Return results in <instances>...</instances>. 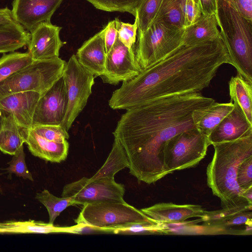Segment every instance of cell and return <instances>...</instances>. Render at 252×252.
<instances>
[{
    "instance_id": "6da1fadb",
    "label": "cell",
    "mask_w": 252,
    "mask_h": 252,
    "mask_svg": "<svg viewBox=\"0 0 252 252\" xmlns=\"http://www.w3.org/2000/svg\"><path fill=\"white\" fill-rule=\"evenodd\" d=\"M214 102L195 92L160 97L126 109L113 134L126 151L130 173L148 184L168 175L163 161L165 144L175 135L195 128L193 111Z\"/></svg>"
},
{
    "instance_id": "7a4b0ae2",
    "label": "cell",
    "mask_w": 252,
    "mask_h": 252,
    "mask_svg": "<svg viewBox=\"0 0 252 252\" xmlns=\"http://www.w3.org/2000/svg\"><path fill=\"white\" fill-rule=\"evenodd\" d=\"M231 64L221 35L193 45H182L162 60L123 82L109 106L126 110L162 97L199 92L208 87L223 64Z\"/></svg>"
},
{
    "instance_id": "3957f363",
    "label": "cell",
    "mask_w": 252,
    "mask_h": 252,
    "mask_svg": "<svg viewBox=\"0 0 252 252\" xmlns=\"http://www.w3.org/2000/svg\"><path fill=\"white\" fill-rule=\"evenodd\" d=\"M214 154L207 170V182L222 208L252 205L243 198L237 175L243 161L252 157V130L235 140L212 144Z\"/></svg>"
},
{
    "instance_id": "277c9868",
    "label": "cell",
    "mask_w": 252,
    "mask_h": 252,
    "mask_svg": "<svg viewBox=\"0 0 252 252\" xmlns=\"http://www.w3.org/2000/svg\"><path fill=\"white\" fill-rule=\"evenodd\" d=\"M216 17L231 64L252 83V22L243 16L235 0H218Z\"/></svg>"
},
{
    "instance_id": "5b68a950",
    "label": "cell",
    "mask_w": 252,
    "mask_h": 252,
    "mask_svg": "<svg viewBox=\"0 0 252 252\" xmlns=\"http://www.w3.org/2000/svg\"><path fill=\"white\" fill-rule=\"evenodd\" d=\"M66 64L59 57L33 61L0 83V99L28 91L41 95L63 75Z\"/></svg>"
},
{
    "instance_id": "8992f818",
    "label": "cell",
    "mask_w": 252,
    "mask_h": 252,
    "mask_svg": "<svg viewBox=\"0 0 252 252\" xmlns=\"http://www.w3.org/2000/svg\"><path fill=\"white\" fill-rule=\"evenodd\" d=\"M185 28L173 27L154 21L144 32L138 33L134 50L142 70L164 59L182 45Z\"/></svg>"
},
{
    "instance_id": "52a82bcc",
    "label": "cell",
    "mask_w": 252,
    "mask_h": 252,
    "mask_svg": "<svg viewBox=\"0 0 252 252\" xmlns=\"http://www.w3.org/2000/svg\"><path fill=\"white\" fill-rule=\"evenodd\" d=\"M83 206L75 220L76 223L108 229L112 233L114 229L120 227L139 223H159L125 201L88 203Z\"/></svg>"
},
{
    "instance_id": "ba28073f",
    "label": "cell",
    "mask_w": 252,
    "mask_h": 252,
    "mask_svg": "<svg viewBox=\"0 0 252 252\" xmlns=\"http://www.w3.org/2000/svg\"><path fill=\"white\" fill-rule=\"evenodd\" d=\"M208 138L195 128L182 131L165 144L163 161L168 174L194 167L206 156Z\"/></svg>"
},
{
    "instance_id": "9c48e42d",
    "label": "cell",
    "mask_w": 252,
    "mask_h": 252,
    "mask_svg": "<svg viewBox=\"0 0 252 252\" xmlns=\"http://www.w3.org/2000/svg\"><path fill=\"white\" fill-rule=\"evenodd\" d=\"M63 76L67 105L61 126L68 131L86 105L92 94L94 77L80 65L74 54L66 62Z\"/></svg>"
},
{
    "instance_id": "30bf717a",
    "label": "cell",
    "mask_w": 252,
    "mask_h": 252,
    "mask_svg": "<svg viewBox=\"0 0 252 252\" xmlns=\"http://www.w3.org/2000/svg\"><path fill=\"white\" fill-rule=\"evenodd\" d=\"M125 192L124 186L117 183L114 178H101L92 180L82 177L65 185L62 196L70 197L76 205L105 201H123Z\"/></svg>"
},
{
    "instance_id": "8fae6325",
    "label": "cell",
    "mask_w": 252,
    "mask_h": 252,
    "mask_svg": "<svg viewBox=\"0 0 252 252\" xmlns=\"http://www.w3.org/2000/svg\"><path fill=\"white\" fill-rule=\"evenodd\" d=\"M67 105L65 85L63 75L40 95L34 112L32 126L61 125Z\"/></svg>"
},
{
    "instance_id": "7c38bea8",
    "label": "cell",
    "mask_w": 252,
    "mask_h": 252,
    "mask_svg": "<svg viewBox=\"0 0 252 252\" xmlns=\"http://www.w3.org/2000/svg\"><path fill=\"white\" fill-rule=\"evenodd\" d=\"M133 49L124 45L117 36L113 46L106 54L104 72L100 76L103 83L116 85L132 79L142 71Z\"/></svg>"
},
{
    "instance_id": "4fadbf2b",
    "label": "cell",
    "mask_w": 252,
    "mask_h": 252,
    "mask_svg": "<svg viewBox=\"0 0 252 252\" xmlns=\"http://www.w3.org/2000/svg\"><path fill=\"white\" fill-rule=\"evenodd\" d=\"M62 27L51 22L38 25L30 33L28 53L33 61L59 57L60 50L65 42L61 40L60 32Z\"/></svg>"
},
{
    "instance_id": "5bb4252c",
    "label": "cell",
    "mask_w": 252,
    "mask_h": 252,
    "mask_svg": "<svg viewBox=\"0 0 252 252\" xmlns=\"http://www.w3.org/2000/svg\"><path fill=\"white\" fill-rule=\"evenodd\" d=\"M63 0H14L11 10L15 21L31 32L39 24L51 22Z\"/></svg>"
},
{
    "instance_id": "9a60e30c",
    "label": "cell",
    "mask_w": 252,
    "mask_h": 252,
    "mask_svg": "<svg viewBox=\"0 0 252 252\" xmlns=\"http://www.w3.org/2000/svg\"><path fill=\"white\" fill-rule=\"evenodd\" d=\"M148 217L159 223L173 224L184 222L194 217L201 218L206 210L194 204L159 203L141 209Z\"/></svg>"
},
{
    "instance_id": "2e32d148",
    "label": "cell",
    "mask_w": 252,
    "mask_h": 252,
    "mask_svg": "<svg viewBox=\"0 0 252 252\" xmlns=\"http://www.w3.org/2000/svg\"><path fill=\"white\" fill-rule=\"evenodd\" d=\"M40 95L34 91L12 94L0 99V108L11 113L22 129H29L32 126L34 112Z\"/></svg>"
},
{
    "instance_id": "e0dca14e",
    "label": "cell",
    "mask_w": 252,
    "mask_h": 252,
    "mask_svg": "<svg viewBox=\"0 0 252 252\" xmlns=\"http://www.w3.org/2000/svg\"><path fill=\"white\" fill-rule=\"evenodd\" d=\"M105 28L84 42L75 55L80 65L94 77L101 76L105 70L106 53Z\"/></svg>"
},
{
    "instance_id": "ac0fdd59",
    "label": "cell",
    "mask_w": 252,
    "mask_h": 252,
    "mask_svg": "<svg viewBox=\"0 0 252 252\" xmlns=\"http://www.w3.org/2000/svg\"><path fill=\"white\" fill-rule=\"evenodd\" d=\"M25 143L33 156L45 160L59 163L67 156L69 143L67 140L55 141L43 138L33 132L30 128L22 129Z\"/></svg>"
},
{
    "instance_id": "d6986e66",
    "label": "cell",
    "mask_w": 252,
    "mask_h": 252,
    "mask_svg": "<svg viewBox=\"0 0 252 252\" xmlns=\"http://www.w3.org/2000/svg\"><path fill=\"white\" fill-rule=\"evenodd\" d=\"M252 130L250 124L240 110L234 105L228 114L212 131L208 137L210 145L239 138Z\"/></svg>"
},
{
    "instance_id": "ffe728a7",
    "label": "cell",
    "mask_w": 252,
    "mask_h": 252,
    "mask_svg": "<svg viewBox=\"0 0 252 252\" xmlns=\"http://www.w3.org/2000/svg\"><path fill=\"white\" fill-rule=\"evenodd\" d=\"M234 108L232 102L218 103L196 109L192 113L195 128L208 138L217 126Z\"/></svg>"
},
{
    "instance_id": "44dd1931",
    "label": "cell",
    "mask_w": 252,
    "mask_h": 252,
    "mask_svg": "<svg viewBox=\"0 0 252 252\" xmlns=\"http://www.w3.org/2000/svg\"><path fill=\"white\" fill-rule=\"evenodd\" d=\"M215 15H203L192 25L185 28L182 45H193L214 40L221 35Z\"/></svg>"
},
{
    "instance_id": "7402d4cb",
    "label": "cell",
    "mask_w": 252,
    "mask_h": 252,
    "mask_svg": "<svg viewBox=\"0 0 252 252\" xmlns=\"http://www.w3.org/2000/svg\"><path fill=\"white\" fill-rule=\"evenodd\" d=\"M229 90L231 101L252 125V83L237 74L230 79Z\"/></svg>"
},
{
    "instance_id": "603a6c76",
    "label": "cell",
    "mask_w": 252,
    "mask_h": 252,
    "mask_svg": "<svg viewBox=\"0 0 252 252\" xmlns=\"http://www.w3.org/2000/svg\"><path fill=\"white\" fill-rule=\"evenodd\" d=\"M22 128L11 113H7L0 131V150L13 156L25 143Z\"/></svg>"
},
{
    "instance_id": "cb8c5ba5",
    "label": "cell",
    "mask_w": 252,
    "mask_h": 252,
    "mask_svg": "<svg viewBox=\"0 0 252 252\" xmlns=\"http://www.w3.org/2000/svg\"><path fill=\"white\" fill-rule=\"evenodd\" d=\"M29 33L17 22L0 26V54L14 52L27 45Z\"/></svg>"
},
{
    "instance_id": "d4e9b609",
    "label": "cell",
    "mask_w": 252,
    "mask_h": 252,
    "mask_svg": "<svg viewBox=\"0 0 252 252\" xmlns=\"http://www.w3.org/2000/svg\"><path fill=\"white\" fill-rule=\"evenodd\" d=\"M62 227L49 222L30 220L26 221L8 220L0 222V234H49L62 233Z\"/></svg>"
},
{
    "instance_id": "484cf974",
    "label": "cell",
    "mask_w": 252,
    "mask_h": 252,
    "mask_svg": "<svg viewBox=\"0 0 252 252\" xmlns=\"http://www.w3.org/2000/svg\"><path fill=\"white\" fill-rule=\"evenodd\" d=\"M129 161L126 151L121 143L114 138L112 148L104 164L90 178H114L122 169L129 167Z\"/></svg>"
},
{
    "instance_id": "4316f807",
    "label": "cell",
    "mask_w": 252,
    "mask_h": 252,
    "mask_svg": "<svg viewBox=\"0 0 252 252\" xmlns=\"http://www.w3.org/2000/svg\"><path fill=\"white\" fill-rule=\"evenodd\" d=\"M184 0H162L154 21L163 22L178 29L184 28Z\"/></svg>"
},
{
    "instance_id": "83f0119b",
    "label": "cell",
    "mask_w": 252,
    "mask_h": 252,
    "mask_svg": "<svg viewBox=\"0 0 252 252\" xmlns=\"http://www.w3.org/2000/svg\"><path fill=\"white\" fill-rule=\"evenodd\" d=\"M35 198L41 203L47 209L49 214V223L54 224L56 219L67 207L75 205L76 204L70 197H57L47 189L38 192Z\"/></svg>"
},
{
    "instance_id": "f1b7e54d",
    "label": "cell",
    "mask_w": 252,
    "mask_h": 252,
    "mask_svg": "<svg viewBox=\"0 0 252 252\" xmlns=\"http://www.w3.org/2000/svg\"><path fill=\"white\" fill-rule=\"evenodd\" d=\"M33 61L30 54L12 52L0 58V83Z\"/></svg>"
},
{
    "instance_id": "f546056e",
    "label": "cell",
    "mask_w": 252,
    "mask_h": 252,
    "mask_svg": "<svg viewBox=\"0 0 252 252\" xmlns=\"http://www.w3.org/2000/svg\"><path fill=\"white\" fill-rule=\"evenodd\" d=\"M162 0H142L136 10L138 33L146 31L156 19Z\"/></svg>"
},
{
    "instance_id": "4dcf8cb0",
    "label": "cell",
    "mask_w": 252,
    "mask_h": 252,
    "mask_svg": "<svg viewBox=\"0 0 252 252\" xmlns=\"http://www.w3.org/2000/svg\"><path fill=\"white\" fill-rule=\"evenodd\" d=\"M96 8L109 12H126L136 16L142 0H87Z\"/></svg>"
},
{
    "instance_id": "1f68e13d",
    "label": "cell",
    "mask_w": 252,
    "mask_h": 252,
    "mask_svg": "<svg viewBox=\"0 0 252 252\" xmlns=\"http://www.w3.org/2000/svg\"><path fill=\"white\" fill-rule=\"evenodd\" d=\"M113 233L119 234H169L166 224L139 223L113 229Z\"/></svg>"
},
{
    "instance_id": "d6a6232c",
    "label": "cell",
    "mask_w": 252,
    "mask_h": 252,
    "mask_svg": "<svg viewBox=\"0 0 252 252\" xmlns=\"http://www.w3.org/2000/svg\"><path fill=\"white\" fill-rule=\"evenodd\" d=\"M252 210H245L236 213L231 216L215 223L213 226L222 229L225 234H233L231 228L235 226H252Z\"/></svg>"
},
{
    "instance_id": "836d02e7",
    "label": "cell",
    "mask_w": 252,
    "mask_h": 252,
    "mask_svg": "<svg viewBox=\"0 0 252 252\" xmlns=\"http://www.w3.org/2000/svg\"><path fill=\"white\" fill-rule=\"evenodd\" d=\"M117 29L118 38L119 40L129 49L133 48L136 42L137 20L135 18L133 24L125 23L118 18H115Z\"/></svg>"
},
{
    "instance_id": "e575fe53",
    "label": "cell",
    "mask_w": 252,
    "mask_h": 252,
    "mask_svg": "<svg viewBox=\"0 0 252 252\" xmlns=\"http://www.w3.org/2000/svg\"><path fill=\"white\" fill-rule=\"evenodd\" d=\"M9 166L6 168L9 174H14L18 177L25 179L33 181L32 173L28 170L25 162V154L24 146L13 155L11 160L8 162Z\"/></svg>"
},
{
    "instance_id": "d590c367",
    "label": "cell",
    "mask_w": 252,
    "mask_h": 252,
    "mask_svg": "<svg viewBox=\"0 0 252 252\" xmlns=\"http://www.w3.org/2000/svg\"><path fill=\"white\" fill-rule=\"evenodd\" d=\"M30 129L39 136L52 141H63L69 137L68 131L61 125L34 126Z\"/></svg>"
},
{
    "instance_id": "8d00e7d4",
    "label": "cell",
    "mask_w": 252,
    "mask_h": 252,
    "mask_svg": "<svg viewBox=\"0 0 252 252\" xmlns=\"http://www.w3.org/2000/svg\"><path fill=\"white\" fill-rule=\"evenodd\" d=\"M237 181L243 190L252 187V157L245 159L238 169Z\"/></svg>"
},
{
    "instance_id": "74e56055",
    "label": "cell",
    "mask_w": 252,
    "mask_h": 252,
    "mask_svg": "<svg viewBox=\"0 0 252 252\" xmlns=\"http://www.w3.org/2000/svg\"><path fill=\"white\" fill-rule=\"evenodd\" d=\"M184 28L194 23L202 15L197 0H184L183 5Z\"/></svg>"
},
{
    "instance_id": "f35d334b",
    "label": "cell",
    "mask_w": 252,
    "mask_h": 252,
    "mask_svg": "<svg viewBox=\"0 0 252 252\" xmlns=\"http://www.w3.org/2000/svg\"><path fill=\"white\" fill-rule=\"evenodd\" d=\"M62 232L75 234L112 233L108 229L80 223H76L75 225L69 227H63Z\"/></svg>"
},
{
    "instance_id": "ab89813d",
    "label": "cell",
    "mask_w": 252,
    "mask_h": 252,
    "mask_svg": "<svg viewBox=\"0 0 252 252\" xmlns=\"http://www.w3.org/2000/svg\"><path fill=\"white\" fill-rule=\"evenodd\" d=\"M104 28V41L107 54L113 46L118 36L115 20L110 21Z\"/></svg>"
},
{
    "instance_id": "60d3db41",
    "label": "cell",
    "mask_w": 252,
    "mask_h": 252,
    "mask_svg": "<svg viewBox=\"0 0 252 252\" xmlns=\"http://www.w3.org/2000/svg\"><path fill=\"white\" fill-rule=\"evenodd\" d=\"M203 15H216L218 0H197Z\"/></svg>"
},
{
    "instance_id": "b9f144b4",
    "label": "cell",
    "mask_w": 252,
    "mask_h": 252,
    "mask_svg": "<svg viewBox=\"0 0 252 252\" xmlns=\"http://www.w3.org/2000/svg\"><path fill=\"white\" fill-rule=\"evenodd\" d=\"M243 16L252 22V0H235Z\"/></svg>"
},
{
    "instance_id": "7bdbcfd3",
    "label": "cell",
    "mask_w": 252,
    "mask_h": 252,
    "mask_svg": "<svg viewBox=\"0 0 252 252\" xmlns=\"http://www.w3.org/2000/svg\"><path fill=\"white\" fill-rule=\"evenodd\" d=\"M16 22L11 10L7 7L0 8V26Z\"/></svg>"
},
{
    "instance_id": "ee69618b",
    "label": "cell",
    "mask_w": 252,
    "mask_h": 252,
    "mask_svg": "<svg viewBox=\"0 0 252 252\" xmlns=\"http://www.w3.org/2000/svg\"><path fill=\"white\" fill-rule=\"evenodd\" d=\"M242 196L250 203H252V187L243 190Z\"/></svg>"
},
{
    "instance_id": "f6af8a7d",
    "label": "cell",
    "mask_w": 252,
    "mask_h": 252,
    "mask_svg": "<svg viewBox=\"0 0 252 252\" xmlns=\"http://www.w3.org/2000/svg\"><path fill=\"white\" fill-rule=\"evenodd\" d=\"M7 112L0 108V131Z\"/></svg>"
},
{
    "instance_id": "bcb514c9",
    "label": "cell",
    "mask_w": 252,
    "mask_h": 252,
    "mask_svg": "<svg viewBox=\"0 0 252 252\" xmlns=\"http://www.w3.org/2000/svg\"></svg>"
}]
</instances>
